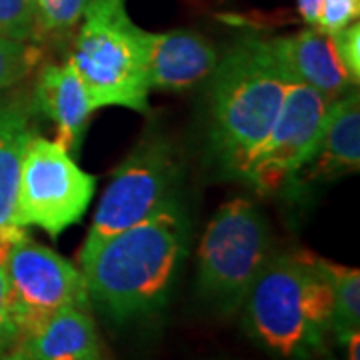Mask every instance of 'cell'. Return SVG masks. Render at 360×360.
I'll return each instance as SVG.
<instances>
[{"label": "cell", "instance_id": "1", "mask_svg": "<svg viewBox=\"0 0 360 360\" xmlns=\"http://www.w3.org/2000/svg\"><path fill=\"white\" fill-rule=\"evenodd\" d=\"M188 214L174 198L153 217L80 252L90 300L116 322L158 312L188 255Z\"/></svg>", "mask_w": 360, "mask_h": 360}, {"label": "cell", "instance_id": "2", "mask_svg": "<svg viewBox=\"0 0 360 360\" xmlns=\"http://www.w3.org/2000/svg\"><path fill=\"white\" fill-rule=\"evenodd\" d=\"M292 80L269 39L248 34L232 44L210 75V153L222 172L245 176L283 108Z\"/></svg>", "mask_w": 360, "mask_h": 360}, {"label": "cell", "instance_id": "3", "mask_svg": "<svg viewBox=\"0 0 360 360\" xmlns=\"http://www.w3.org/2000/svg\"><path fill=\"white\" fill-rule=\"evenodd\" d=\"M243 312L252 340L284 360H312L333 335V295L309 250L272 252Z\"/></svg>", "mask_w": 360, "mask_h": 360}, {"label": "cell", "instance_id": "4", "mask_svg": "<svg viewBox=\"0 0 360 360\" xmlns=\"http://www.w3.org/2000/svg\"><path fill=\"white\" fill-rule=\"evenodd\" d=\"M68 63L82 80L92 110H148L144 30L130 18L127 0H89Z\"/></svg>", "mask_w": 360, "mask_h": 360}, {"label": "cell", "instance_id": "5", "mask_svg": "<svg viewBox=\"0 0 360 360\" xmlns=\"http://www.w3.org/2000/svg\"><path fill=\"white\" fill-rule=\"evenodd\" d=\"M270 255L272 238L262 210L248 198H232L214 212L200 238L198 295L224 316L238 312Z\"/></svg>", "mask_w": 360, "mask_h": 360}, {"label": "cell", "instance_id": "6", "mask_svg": "<svg viewBox=\"0 0 360 360\" xmlns=\"http://www.w3.org/2000/svg\"><path fill=\"white\" fill-rule=\"evenodd\" d=\"M179 182L176 146L160 132L144 134L112 172L80 252L92 250L108 236L139 224L179 198Z\"/></svg>", "mask_w": 360, "mask_h": 360}, {"label": "cell", "instance_id": "7", "mask_svg": "<svg viewBox=\"0 0 360 360\" xmlns=\"http://www.w3.org/2000/svg\"><path fill=\"white\" fill-rule=\"evenodd\" d=\"M94 188L96 176L78 167L60 142L34 134L20 162L14 220L56 238L82 220Z\"/></svg>", "mask_w": 360, "mask_h": 360}, {"label": "cell", "instance_id": "8", "mask_svg": "<svg viewBox=\"0 0 360 360\" xmlns=\"http://www.w3.org/2000/svg\"><path fill=\"white\" fill-rule=\"evenodd\" d=\"M11 310L18 342L66 307L90 309L82 272L49 246L22 238L6 260Z\"/></svg>", "mask_w": 360, "mask_h": 360}, {"label": "cell", "instance_id": "9", "mask_svg": "<svg viewBox=\"0 0 360 360\" xmlns=\"http://www.w3.org/2000/svg\"><path fill=\"white\" fill-rule=\"evenodd\" d=\"M328 101L307 84L292 82L269 136L258 146L243 180L260 193H274L307 160L316 144Z\"/></svg>", "mask_w": 360, "mask_h": 360}, {"label": "cell", "instance_id": "10", "mask_svg": "<svg viewBox=\"0 0 360 360\" xmlns=\"http://www.w3.org/2000/svg\"><path fill=\"white\" fill-rule=\"evenodd\" d=\"M146 78L150 90H186L210 78L219 63L210 40L193 30H144Z\"/></svg>", "mask_w": 360, "mask_h": 360}, {"label": "cell", "instance_id": "11", "mask_svg": "<svg viewBox=\"0 0 360 360\" xmlns=\"http://www.w3.org/2000/svg\"><path fill=\"white\" fill-rule=\"evenodd\" d=\"M360 165V98L350 90L328 103L316 144L288 182H316L356 172ZM286 182V184H288Z\"/></svg>", "mask_w": 360, "mask_h": 360}, {"label": "cell", "instance_id": "12", "mask_svg": "<svg viewBox=\"0 0 360 360\" xmlns=\"http://www.w3.org/2000/svg\"><path fill=\"white\" fill-rule=\"evenodd\" d=\"M269 40L288 78L316 90L328 103L345 96L354 86L336 56L333 40L321 30L309 28Z\"/></svg>", "mask_w": 360, "mask_h": 360}, {"label": "cell", "instance_id": "13", "mask_svg": "<svg viewBox=\"0 0 360 360\" xmlns=\"http://www.w3.org/2000/svg\"><path fill=\"white\" fill-rule=\"evenodd\" d=\"M32 103L37 112L46 116L56 127V141L72 155L78 153L84 132L89 127L90 106L89 94L77 70L66 60L65 65L49 63L40 70L37 86L32 92Z\"/></svg>", "mask_w": 360, "mask_h": 360}, {"label": "cell", "instance_id": "14", "mask_svg": "<svg viewBox=\"0 0 360 360\" xmlns=\"http://www.w3.org/2000/svg\"><path fill=\"white\" fill-rule=\"evenodd\" d=\"M28 360H103V345L89 309L66 307L18 342Z\"/></svg>", "mask_w": 360, "mask_h": 360}, {"label": "cell", "instance_id": "15", "mask_svg": "<svg viewBox=\"0 0 360 360\" xmlns=\"http://www.w3.org/2000/svg\"><path fill=\"white\" fill-rule=\"evenodd\" d=\"M34 115L39 112L32 96L26 98L18 94L0 103V229L16 224L18 174L26 144L37 134L32 127Z\"/></svg>", "mask_w": 360, "mask_h": 360}, {"label": "cell", "instance_id": "16", "mask_svg": "<svg viewBox=\"0 0 360 360\" xmlns=\"http://www.w3.org/2000/svg\"><path fill=\"white\" fill-rule=\"evenodd\" d=\"M316 269L321 270L333 295V336L336 340L348 333L360 330V272L330 262L314 255Z\"/></svg>", "mask_w": 360, "mask_h": 360}, {"label": "cell", "instance_id": "17", "mask_svg": "<svg viewBox=\"0 0 360 360\" xmlns=\"http://www.w3.org/2000/svg\"><path fill=\"white\" fill-rule=\"evenodd\" d=\"M40 60L42 51L37 42H18L0 37V92L30 77Z\"/></svg>", "mask_w": 360, "mask_h": 360}, {"label": "cell", "instance_id": "18", "mask_svg": "<svg viewBox=\"0 0 360 360\" xmlns=\"http://www.w3.org/2000/svg\"><path fill=\"white\" fill-rule=\"evenodd\" d=\"M89 0H32L39 34H60L82 18Z\"/></svg>", "mask_w": 360, "mask_h": 360}, {"label": "cell", "instance_id": "19", "mask_svg": "<svg viewBox=\"0 0 360 360\" xmlns=\"http://www.w3.org/2000/svg\"><path fill=\"white\" fill-rule=\"evenodd\" d=\"M0 37L18 42L40 39L32 0H0Z\"/></svg>", "mask_w": 360, "mask_h": 360}, {"label": "cell", "instance_id": "20", "mask_svg": "<svg viewBox=\"0 0 360 360\" xmlns=\"http://www.w3.org/2000/svg\"><path fill=\"white\" fill-rule=\"evenodd\" d=\"M330 40L345 72L350 78V82L356 86L360 80V25L359 22L348 25L347 28L330 34Z\"/></svg>", "mask_w": 360, "mask_h": 360}, {"label": "cell", "instance_id": "21", "mask_svg": "<svg viewBox=\"0 0 360 360\" xmlns=\"http://www.w3.org/2000/svg\"><path fill=\"white\" fill-rule=\"evenodd\" d=\"M360 14V0H322L319 26L324 34H335L348 25L356 22Z\"/></svg>", "mask_w": 360, "mask_h": 360}, {"label": "cell", "instance_id": "22", "mask_svg": "<svg viewBox=\"0 0 360 360\" xmlns=\"http://www.w3.org/2000/svg\"><path fill=\"white\" fill-rule=\"evenodd\" d=\"M14 345H18V328L14 324L13 310H11L6 266H0V356L6 354Z\"/></svg>", "mask_w": 360, "mask_h": 360}, {"label": "cell", "instance_id": "23", "mask_svg": "<svg viewBox=\"0 0 360 360\" xmlns=\"http://www.w3.org/2000/svg\"><path fill=\"white\" fill-rule=\"evenodd\" d=\"M321 2L322 0H296L298 13L304 18V22L310 25V28L319 26V16H321Z\"/></svg>", "mask_w": 360, "mask_h": 360}, {"label": "cell", "instance_id": "24", "mask_svg": "<svg viewBox=\"0 0 360 360\" xmlns=\"http://www.w3.org/2000/svg\"><path fill=\"white\" fill-rule=\"evenodd\" d=\"M338 342L347 350V360H360V330L348 333L338 338Z\"/></svg>", "mask_w": 360, "mask_h": 360}, {"label": "cell", "instance_id": "25", "mask_svg": "<svg viewBox=\"0 0 360 360\" xmlns=\"http://www.w3.org/2000/svg\"><path fill=\"white\" fill-rule=\"evenodd\" d=\"M0 360H28V359H26L25 354H22V352L16 348V350H14V352H11V354H2V356H0Z\"/></svg>", "mask_w": 360, "mask_h": 360}]
</instances>
